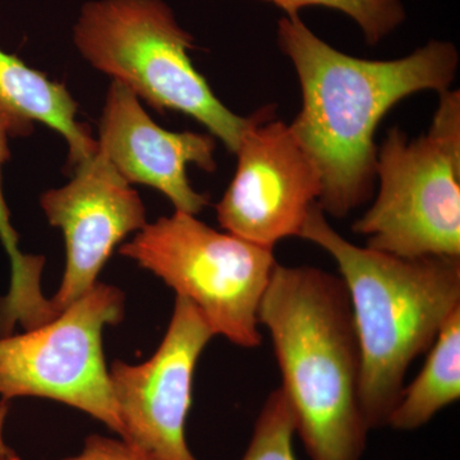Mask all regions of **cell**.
<instances>
[{"mask_svg": "<svg viewBox=\"0 0 460 460\" xmlns=\"http://www.w3.org/2000/svg\"><path fill=\"white\" fill-rule=\"evenodd\" d=\"M278 42L301 86L302 108L290 131L319 174L317 205L341 219L374 192L381 119L413 93L450 90L458 50L432 40L399 59H361L330 47L299 16L280 18Z\"/></svg>", "mask_w": 460, "mask_h": 460, "instance_id": "6da1fadb", "label": "cell"}, {"mask_svg": "<svg viewBox=\"0 0 460 460\" xmlns=\"http://www.w3.org/2000/svg\"><path fill=\"white\" fill-rule=\"evenodd\" d=\"M296 434L311 460H361L370 431L361 405L362 359L341 277L277 263L260 305Z\"/></svg>", "mask_w": 460, "mask_h": 460, "instance_id": "7a4b0ae2", "label": "cell"}, {"mask_svg": "<svg viewBox=\"0 0 460 460\" xmlns=\"http://www.w3.org/2000/svg\"><path fill=\"white\" fill-rule=\"evenodd\" d=\"M298 237L337 262L361 350V405L368 429L386 426L411 363L428 353L460 308V257H401L339 234L314 204Z\"/></svg>", "mask_w": 460, "mask_h": 460, "instance_id": "3957f363", "label": "cell"}, {"mask_svg": "<svg viewBox=\"0 0 460 460\" xmlns=\"http://www.w3.org/2000/svg\"><path fill=\"white\" fill-rule=\"evenodd\" d=\"M75 44L93 68L150 107L189 115L235 154L248 117L226 108L192 65L193 38L164 2L87 3L75 26Z\"/></svg>", "mask_w": 460, "mask_h": 460, "instance_id": "277c9868", "label": "cell"}, {"mask_svg": "<svg viewBox=\"0 0 460 460\" xmlns=\"http://www.w3.org/2000/svg\"><path fill=\"white\" fill-rule=\"evenodd\" d=\"M438 96L425 135L411 141L394 127L377 147V196L352 226L372 250L460 257V93Z\"/></svg>", "mask_w": 460, "mask_h": 460, "instance_id": "5b68a950", "label": "cell"}, {"mask_svg": "<svg viewBox=\"0 0 460 460\" xmlns=\"http://www.w3.org/2000/svg\"><path fill=\"white\" fill-rule=\"evenodd\" d=\"M196 305L215 335L259 347V308L277 266L274 250L175 211L146 224L119 250Z\"/></svg>", "mask_w": 460, "mask_h": 460, "instance_id": "8992f818", "label": "cell"}, {"mask_svg": "<svg viewBox=\"0 0 460 460\" xmlns=\"http://www.w3.org/2000/svg\"><path fill=\"white\" fill-rule=\"evenodd\" d=\"M124 302L122 290L96 283L44 325L0 337L2 399L36 396L63 402L122 438L102 332L123 320Z\"/></svg>", "mask_w": 460, "mask_h": 460, "instance_id": "52a82bcc", "label": "cell"}, {"mask_svg": "<svg viewBox=\"0 0 460 460\" xmlns=\"http://www.w3.org/2000/svg\"><path fill=\"white\" fill-rule=\"evenodd\" d=\"M237 171L217 205V220L230 234L274 250L298 237L321 195L319 174L271 107L248 117L235 151Z\"/></svg>", "mask_w": 460, "mask_h": 460, "instance_id": "ba28073f", "label": "cell"}, {"mask_svg": "<svg viewBox=\"0 0 460 460\" xmlns=\"http://www.w3.org/2000/svg\"><path fill=\"white\" fill-rule=\"evenodd\" d=\"M215 337L196 305L177 296L171 323L154 356L141 365L115 361L111 386L122 440L151 460H198L187 444L193 372Z\"/></svg>", "mask_w": 460, "mask_h": 460, "instance_id": "9c48e42d", "label": "cell"}, {"mask_svg": "<svg viewBox=\"0 0 460 460\" xmlns=\"http://www.w3.org/2000/svg\"><path fill=\"white\" fill-rule=\"evenodd\" d=\"M40 204L51 226L65 235V275L50 298L59 314L98 283L115 247L146 226V208L99 150L75 166L69 183L47 190Z\"/></svg>", "mask_w": 460, "mask_h": 460, "instance_id": "30bf717a", "label": "cell"}, {"mask_svg": "<svg viewBox=\"0 0 460 460\" xmlns=\"http://www.w3.org/2000/svg\"><path fill=\"white\" fill-rule=\"evenodd\" d=\"M215 137L210 133L172 132L157 126L140 99L113 81L99 124L98 150L129 184L153 187L175 211L198 215L210 204L193 189L187 168L215 172Z\"/></svg>", "mask_w": 460, "mask_h": 460, "instance_id": "8fae6325", "label": "cell"}, {"mask_svg": "<svg viewBox=\"0 0 460 460\" xmlns=\"http://www.w3.org/2000/svg\"><path fill=\"white\" fill-rule=\"evenodd\" d=\"M78 105L65 84L0 49V118L12 136L32 132L33 123L50 127L66 138L69 163L83 164L98 153L89 127L77 120Z\"/></svg>", "mask_w": 460, "mask_h": 460, "instance_id": "7c38bea8", "label": "cell"}, {"mask_svg": "<svg viewBox=\"0 0 460 460\" xmlns=\"http://www.w3.org/2000/svg\"><path fill=\"white\" fill-rule=\"evenodd\" d=\"M419 376L402 389L387 425L399 431L425 426L460 398V308L444 323Z\"/></svg>", "mask_w": 460, "mask_h": 460, "instance_id": "4fadbf2b", "label": "cell"}, {"mask_svg": "<svg viewBox=\"0 0 460 460\" xmlns=\"http://www.w3.org/2000/svg\"><path fill=\"white\" fill-rule=\"evenodd\" d=\"M11 129L0 118V241L11 260V286L0 298V337L11 335L17 325L25 330L38 328L57 316L41 290V274L45 259L26 255L18 248V234L11 223L9 210L2 190V168L11 156L8 137Z\"/></svg>", "mask_w": 460, "mask_h": 460, "instance_id": "5bb4252c", "label": "cell"}, {"mask_svg": "<svg viewBox=\"0 0 460 460\" xmlns=\"http://www.w3.org/2000/svg\"><path fill=\"white\" fill-rule=\"evenodd\" d=\"M286 12L288 17L299 16L307 7L335 9L356 21L367 44L376 45L394 31L405 20L401 0H263Z\"/></svg>", "mask_w": 460, "mask_h": 460, "instance_id": "9a60e30c", "label": "cell"}, {"mask_svg": "<svg viewBox=\"0 0 460 460\" xmlns=\"http://www.w3.org/2000/svg\"><path fill=\"white\" fill-rule=\"evenodd\" d=\"M295 435V417L279 387L263 402L242 460H296L293 450Z\"/></svg>", "mask_w": 460, "mask_h": 460, "instance_id": "2e32d148", "label": "cell"}, {"mask_svg": "<svg viewBox=\"0 0 460 460\" xmlns=\"http://www.w3.org/2000/svg\"><path fill=\"white\" fill-rule=\"evenodd\" d=\"M8 460H20L16 456ZM65 460H151L140 450L122 438L91 435L84 441L83 452L74 458Z\"/></svg>", "mask_w": 460, "mask_h": 460, "instance_id": "e0dca14e", "label": "cell"}, {"mask_svg": "<svg viewBox=\"0 0 460 460\" xmlns=\"http://www.w3.org/2000/svg\"><path fill=\"white\" fill-rule=\"evenodd\" d=\"M7 402L8 401H4V399L0 402V460H8L16 456L13 450L7 447L4 441V436H3V429H4L5 419H7L8 414Z\"/></svg>", "mask_w": 460, "mask_h": 460, "instance_id": "ac0fdd59", "label": "cell"}]
</instances>
